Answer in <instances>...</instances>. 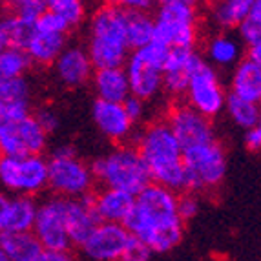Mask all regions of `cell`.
I'll return each instance as SVG.
<instances>
[{"label": "cell", "instance_id": "e0dca14e", "mask_svg": "<svg viewBox=\"0 0 261 261\" xmlns=\"http://www.w3.org/2000/svg\"><path fill=\"white\" fill-rule=\"evenodd\" d=\"M92 115H93V122L97 124L100 134L105 135V137H108L110 141L121 143V141L130 137L134 122L128 117L122 102L97 99L92 108Z\"/></svg>", "mask_w": 261, "mask_h": 261}, {"label": "cell", "instance_id": "44dd1931", "mask_svg": "<svg viewBox=\"0 0 261 261\" xmlns=\"http://www.w3.org/2000/svg\"><path fill=\"white\" fill-rule=\"evenodd\" d=\"M230 93L252 102H261V64L252 59H241L234 66L230 79Z\"/></svg>", "mask_w": 261, "mask_h": 261}, {"label": "cell", "instance_id": "cb8c5ba5", "mask_svg": "<svg viewBox=\"0 0 261 261\" xmlns=\"http://www.w3.org/2000/svg\"><path fill=\"white\" fill-rule=\"evenodd\" d=\"M256 0H214L210 20L219 30H236L250 15Z\"/></svg>", "mask_w": 261, "mask_h": 261}, {"label": "cell", "instance_id": "d590c367", "mask_svg": "<svg viewBox=\"0 0 261 261\" xmlns=\"http://www.w3.org/2000/svg\"><path fill=\"white\" fill-rule=\"evenodd\" d=\"M35 119L39 121V124L42 126V130L48 135L53 134V132L59 128V124H61V119H59L57 112H53L51 108H40L39 112L35 113Z\"/></svg>", "mask_w": 261, "mask_h": 261}, {"label": "cell", "instance_id": "f6af8a7d", "mask_svg": "<svg viewBox=\"0 0 261 261\" xmlns=\"http://www.w3.org/2000/svg\"><path fill=\"white\" fill-rule=\"evenodd\" d=\"M8 46H9V44H8V37H6L4 30L0 28V51H2V49H6Z\"/></svg>", "mask_w": 261, "mask_h": 261}, {"label": "cell", "instance_id": "60d3db41", "mask_svg": "<svg viewBox=\"0 0 261 261\" xmlns=\"http://www.w3.org/2000/svg\"><path fill=\"white\" fill-rule=\"evenodd\" d=\"M70 252H61V250H49V248H44L40 261H64L70 259Z\"/></svg>", "mask_w": 261, "mask_h": 261}, {"label": "cell", "instance_id": "3957f363", "mask_svg": "<svg viewBox=\"0 0 261 261\" xmlns=\"http://www.w3.org/2000/svg\"><path fill=\"white\" fill-rule=\"evenodd\" d=\"M92 39L88 55L93 68L124 66L132 49L126 42V9L105 4L92 17Z\"/></svg>", "mask_w": 261, "mask_h": 261}, {"label": "cell", "instance_id": "c3c4849f", "mask_svg": "<svg viewBox=\"0 0 261 261\" xmlns=\"http://www.w3.org/2000/svg\"><path fill=\"white\" fill-rule=\"evenodd\" d=\"M2 155H4V152H2V148H0V159H2Z\"/></svg>", "mask_w": 261, "mask_h": 261}, {"label": "cell", "instance_id": "30bf717a", "mask_svg": "<svg viewBox=\"0 0 261 261\" xmlns=\"http://www.w3.org/2000/svg\"><path fill=\"white\" fill-rule=\"evenodd\" d=\"M0 183L8 190L22 196L39 194L48 187V161L40 153L31 155H2L0 159Z\"/></svg>", "mask_w": 261, "mask_h": 261}, {"label": "cell", "instance_id": "8fae6325", "mask_svg": "<svg viewBox=\"0 0 261 261\" xmlns=\"http://www.w3.org/2000/svg\"><path fill=\"white\" fill-rule=\"evenodd\" d=\"M187 105L196 108L206 117H216L225 110L226 92L219 81L218 71L201 57L190 73L187 84Z\"/></svg>", "mask_w": 261, "mask_h": 261}, {"label": "cell", "instance_id": "6da1fadb", "mask_svg": "<svg viewBox=\"0 0 261 261\" xmlns=\"http://www.w3.org/2000/svg\"><path fill=\"white\" fill-rule=\"evenodd\" d=\"M183 223L177 212V192L150 181L135 196L124 225L152 254H166L183 240Z\"/></svg>", "mask_w": 261, "mask_h": 261}, {"label": "cell", "instance_id": "7402d4cb", "mask_svg": "<svg viewBox=\"0 0 261 261\" xmlns=\"http://www.w3.org/2000/svg\"><path fill=\"white\" fill-rule=\"evenodd\" d=\"M93 86L99 99L122 102L130 95V83L124 71V66H113V68H97L93 75Z\"/></svg>", "mask_w": 261, "mask_h": 261}, {"label": "cell", "instance_id": "7bdbcfd3", "mask_svg": "<svg viewBox=\"0 0 261 261\" xmlns=\"http://www.w3.org/2000/svg\"><path fill=\"white\" fill-rule=\"evenodd\" d=\"M9 205V197L4 196V194H0V228H2V219H4V214L8 210Z\"/></svg>", "mask_w": 261, "mask_h": 261}, {"label": "cell", "instance_id": "ee69618b", "mask_svg": "<svg viewBox=\"0 0 261 261\" xmlns=\"http://www.w3.org/2000/svg\"><path fill=\"white\" fill-rule=\"evenodd\" d=\"M159 4H168V2H183V4H190V6H197L201 0H157Z\"/></svg>", "mask_w": 261, "mask_h": 261}, {"label": "cell", "instance_id": "f1b7e54d", "mask_svg": "<svg viewBox=\"0 0 261 261\" xmlns=\"http://www.w3.org/2000/svg\"><path fill=\"white\" fill-rule=\"evenodd\" d=\"M225 110L236 126L243 128V130H247V128L254 126V124L259 122L261 106L257 102H252V100H247L243 97L234 95V93L226 95Z\"/></svg>", "mask_w": 261, "mask_h": 261}, {"label": "cell", "instance_id": "f546056e", "mask_svg": "<svg viewBox=\"0 0 261 261\" xmlns=\"http://www.w3.org/2000/svg\"><path fill=\"white\" fill-rule=\"evenodd\" d=\"M0 28L4 30L6 37H8V44L11 48L26 49L31 37L35 33V20L9 13L8 17L0 18Z\"/></svg>", "mask_w": 261, "mask_h": 261}, {"label": "cell", "instance_id": "ffe728a7", "mask_svg": "<svg viewBox=\"0 0 261 261\" xmlns=\"http://www.w3.org/2000/svg\"><path fill=\"white\" fill-rule=\"evenodd\" d=\"M0 247L11 261H40L44 250L33 230H0Z\"/></svg>", "mask_w": 261, "mask_h": 261}, {"label": "cell", "instance_id": "b9f144b4", "mask_svg": "<svg viewBox=\"0 0 261 261\" xmlns=\"http://www.w3.org/2000/svg\"><path fill=\"white\" fill-rule=\"evenodd\" d=\"M248 18L254 20L257 26L261 28V0H256V2H254V8H252V11H250V15H248Z\"/></svg>", "mask_w": 261, "mask_h": 261}, {"label": "cell", "instance_id": "4316f807", "mask_svg": "<svg viewBox=\"0 0 261 261\" xmlns=\"http://www.w3.org/2000/svg\"><path fill=\"white\" fill-rule=\"evenodd\" d=\"M153 40V18L148 11L126 9V42L130 49L143 48Z\"/></svg>", "mask_w": 261, "mask_h": 261}, {"label": "cell", "instance_id": "ba28073f", "mask_svg": "<svg viewBox=\"0 0 261 261\" xmlns=\"http://www.w3.org/2000/svg\"><path fill=\"white\" fill-rule=\"evenodd\" d=\"M197 39V9L183 2L159 4L153 17V40L166 48H194Z\"/></svg>", "mask_w": 261, "mask_h": 261}, {"label": "cell", "instance_id": "277c9868", "mask_svg": "<svg viewBox=\"0 0 261 261\" xmlns=\"http://www.w3.org/2000/svg\"><path fill=\"white\" fill-rule=\"evenodd\" d=\"M93 177L110 188H119L132 196H137L152 181L137 148L121 146L99 157L92 166Z\"/></svg>", "mask_w": 261, "mask_h": 261}, {"label": "cell", "instance_id": "74e56055", "mask_svg": "<svg viewBox=\"0 0 261 261\" xmlns=\"http://www.w3.org/2000/svg\"><path fill=\"white\" fill-rule=\"evenodd\" d=\"M122 106H124V110H126L128 113V117L132 119V122H137L143 119L144 115V100L139 99V97H135V95H128L126 99L122 100Z\"/></svg>", "mask_w": 261, "mask_h": 261}, {"label": "cell", "instance_id": "ac0fdd59", "mask_svg": "<svg viewBox=\"0 0 261 261\" xmlns=\"http://www.w3.org/2000/svg\"><path fill=\"white\" fill-rule=\"evenodd\" d=\"M53 66L59 81L71 88L84 84L93 73V62L83 48H64Z\"/></svg>", "mask_w": 261, "mask_h": 261}, {"label": "cell", "instance_id": "8d00e7d4", "mask_svg": "<svg viewBox=\"0 0 261 261\" xmlns=\"http://www.w3.org/2000/svg\"><path fill=\"white\" fill-rule=\"evenodd\" d=\"M148 257H152V250L139 238L134 236V240H132L130 247L126 250V256H124V261H144L148 259Z\"/></svg>", "mask_w": 261, "mask_h": 261}, {"label": "cell", "instance_id": "52a82bcc", "mask_svg": "<svg viewBox=\"0 0 261 261\" xmlns=\"http://www.w3.org/2000/svg\"><path fill=\"white\" fill-rule=\"evenodd\" d=\"M48 134L30 110L0 112V148L4 155H31L46 148Z\"/></svg>", "mask_w": 261, "mask_h": 261}, {"label": "cell", "instance_id": "9a60e30c", "mask_svg": "<svg viewBox=\"0 0 261 261\" xmlns=\"http://www.w3.org/2000/svg\"><path fill=\"white\" fill-rule=\"evenodd\" d=\"M64 221L71 245L81 247L99 223L93 210L92 196L86 194L79 197H64Z\"/></svg>", "mask_w": 261, "mask_h": 261}, {"label": "cell", "instance_id": "603a6c76", "mask_svg": "<svg viewBox=\"0 0 261 261\" xmlns=\"http://www.w3.org/2000/svg\"><path fill=\"white\" fill-rule=\"evenodd\" d=\"M66 46V33H53V31L37 30L28 44L26 53L31 62L37 64H53Z\"/></svg>", "mask_w": 261, "mask_h": 261}, {"label": "cell", "instance_id": "e575fe53", "mask_svg": "<svg viewBox=\"0 0 261 261\" xmlns=\"http://www.w3.org/2000/svg\"><path fill=\"white\" fill-rule=\"evenodd\" d=\"M197 210H199V201L196 199V196L185 194V196L177 197V212L183 221L194 218L197 214Z\"/></svg>", "mask_w": 261, "mask_h": 261}, {"label": "cell", "instance_id": "4fadbf2b", "mask_svg": "<svg viewBox=\"0 0 261 261\" xmlns=\"http://www.w3.org/2000/svg\"><path fill=\"white\" fill-rule=\"evenodd\" d=\"M33 232L44 248L70 252L73 247L66 230L64 221V197H53L37 208V218L33 223Z\"/></svg>", "mask_w": 261, "mask_h": 261}, {"label": "cell", "instance_id": "d6a6232c", "mask_svg": "<svg viewBox=\"0 0 261 261\" xmlns=\"http://www.w3.org/2000/svg\"><path fill=\"white\" fill-rule=\"evenodd\" d=\"M4 8L8 9L9 13L20 15L24 18L35 20L46 8V0H2Z\"/></svg>", "mask_w": 261, "mask_h": 261}, {"label": "cell", "instance_id": "8992f818", "mask_svg": "<svg viewBox=\"0 0 261 261\" xmlns=\"http://www.w3.org/2000/svg\"><path fill=\"white\" fill-rule=\"evenodd\" d=\"M185 190L199 192L216 188L226 174V155L216 139L183 150Z\"/></svg>", "mask_w": 261, "mask_h": 261}, {"label": "cell", "instance_id": "7c38bea8", "mask_svg": "<svg viewBox=\"0 0 261 261\" xmlns=\"http://www.w3.org/2000/svg\"><path fill=\"white\" fill-rule=\"evenodd\" d=\"M132 240L134 234L124 223L99 221L81 245V250L86 257L95 261H124Z\"/></svg>", "mask_w": 261, "mask_h": 261}, {"label": "cell", "instance_id": "1f68e13d", "mask_svg": "<svg viewBox=\"0 0 261 261\" xmlns=\"http://www.w3.org/2000/svg\"><path fill=\"white\" fill-rule=\"evenodd\" d=\"M46 8L61 15L70 26H75L84 17V0H46Z\"/></svg>", "mask_w": 261, "mask_h": 261}, {"label": "cell", "instance_id": "5bb4252c", "mask_svg": "<svg viewBox=\"0 0 261 261\" xmlns=\"http://www.w3.org/2000/svg\"><path fill=\"white\" fill-rule=\"evenodd\" d=\"M166 122L172 128L177 141L181 143L183 150L216 139L214 137V128H212V122H210V117L197 112L196 108H192L190 105L175 106L170 112Z\"/></svg>", "mask_w": 261, "mask_h": 261}, {"label": "cell", "instance_id": "4dcf8cb0", "mask_svg": "<svg viewBox=\"0 0 261 261\" xmlns=\"http://www.w3.org/2000/svg\"><path fill=\"white\" fill-rule=\"evenodd\" d=\"M31 64L30 55L26 49H18L8 46L6 49L0 51V84L11 79L24 77Z\"/></svg>", "mask_w": 261, "mask_h": 261}, {"label": "cell", "instance_id": "2e32d148", "mask_svg": "<svg viewBox=\"0 0 261 261\" xmlns=\"http://www.w3.org/2000/svg\"><path fill=\"white\" fill-rule=\"evenodd\" d=\"M201 57L194 48H168L163 68V88L172 95H185L194 66Z\"/></svg>", "mask_w": 261, "mask_h": 261}, {"label": "cell", "instance_id": "7dc6e473", "mask_svg": "<svg viewBox=\"0 0 261 261\" xmlns=\"http://www.w3.org/2000/svg\"><path fill=\"white\" fill-rule=\"evenodd\" d=\"M2 9H4V2L0 0V15H2Z\"/></svg>", "mask_w": 261, "mask_h": 261}, {"label": "cell", "instance_id": "836d02e7", "mask_svg": "<svg viewBox=\"0 0 261 261\" xmlns=\"http://www.w3.org/2000/svg\"><path fill=\"white\" fill-rule=\"evenodd\" d=\"M35 28L37 30H44V31H53V33H66L70 30V24L57 15L51 9H44L42 13L35 18Z\"/></svg>", "mask_w": 261, "mask_h": 261}, {"label": "cell", "instance_id": "83f0119b", "mask_svg": "<svg viewBox=\"0 0 261 261\" xmlns=\"http://www.w3.org/2000/svg\"><path fill=\"white\" fill-rule=\"evenodd\" d=\"M31 90L24 77L11 79L0 84V112L30 110Z\"/></svg>", "mask_w": 261, "mask_h": 261}, {"label": "cell", "instance_id": "681fc988", "mask_svg": "<svg viewBox=\"0 0 261 261\" xmlns=\"http://www.w3.org/2000/svg\"><path fill=\"white\" fill-rule=\"evenodd\" d=\"M257 124H261V115H259V122H257Z\"/></svg>", "mask_w": 261, "mask_h": 261}, {"label": "cell", "instance_id": "d6986e66", "mask_svg": "<svg viewBox=\"0 0 261 261\" xmlns=\"http://www.w3.org/2000/svg\"><path fill=\"white\" fill-rule=\"evenodd\" d=\"M135 196L119 188L105 187L95 196H92L93 210H95L99 221L124 223L134 206Z\"/></svg>", "mask_w": 261, "mask_h": 261}, {"label": "cell", "instance_id": "9c48e42d", "mask_svg": "<svg viewBox=\"0 0 261 261\" xmlns=\"http://www.w3.org/2000/svg\"><path fill=\"white\" fill-rule=\"evenodd\" d=\"M93 179L92 168L79 159L71 146L57 148L48 161V187L61 197L86 196Z\"/></svg>", "mask_w": 261, "mask_h": 261}, {"label": "cell", "instance_id": "484cf974", "mask_svg": "<svg viewBox=\"0 0 261 261\" xmlns=\"http://www.w3.org/2000/svg\"><path fill=\"white\" fill-rule=\"evenodd\" d=\"M206 55L214 66L219 68H234L241 61V42L225 33H219L210 39L206 46Z\"/></svg>", "mask_w": 261, "mask_h": 261}, {"label": "cell", "instance_id": "bcb514c9", "mask_svg": "<svg viewBox=\"0 0 261 261\" xmlns=\"http://www.w3.org/2000/svg\"><path fill=\"white\" fill-rule=\"evenodd\" d=\"M0 261H6V254H4V250H2V247H0Z\"/></svg>", "mask_w": 261, "mask_h": 261}, {"label": "cell", "instance_id": "7a4b0ae2", "mask_svg": "<svg viewBox=\"0 0 261 261\" xmlns=\"http://www.w3.org/2000/svg\"><path fill=\"white\" fill-rule=\"evenodd\" d=\"M137 152L143 157L153 183L172 190H185L183 146L168 122H153L141 134Z\"/></svg>", "mask_w": 261, "mask_h": 261}, {"label": "cell", "instance_id": "f35d334b", "mask_svg": "<svg viewBox=\"0 0 261 261\" xmlns=\"http://www.w3.org/2000/svg\"><path fill=\"white\" fill-rule=\"evenodd\" d=\"M106 4L119 6L122 9H137V11H148L157 0H105Z\"/></svg>", "mask_w": 261, "mask_h": 261}, {"label": "cell", "instance_id": "ab89813d", "mask_svg": "<svg viewBox=\"0 0 261 261\" xmlns=\"http://www.w3.org/2000/svg\"><path fill=\"white\" fill-rule=\"evenodd\" d=\"M245 134V144L248 150L252 152H259L261 150V124H254V126L247 128Z\"/></svg>", "mask_w": 261, "mask_h": 261}, {"label": "cell", "instance_id": "5b68a950", "mask_svg": "<svg viewBox=\"0 0 261 261\" xmlns=\"http://www.w3.org/2000/svg\"><path fill=\"white\" fill-rule=\"evenodd\" d=\"M168 48L152 40L143 48L132 49L124 62V71L130 83V93L143 100H150L163 90V68Z\"/></svg>", "mask_w": 261, "mask_h": 261}, {"label": "cell", "instance_id": "d4e9b609", "mask_svg": "<svg viewBox=\"0 0 261 261\" xmlns=\"http://www.w3.org/2000/svg\"><path fill=\"white\" fill-rule=\"evenodd\" d=\"M37 203L30 196L18 194L9 199L8 210L2 219L0 230H33V223L37 218Z\"/></svg>", "mask_w": 261, "mask_h": 261}]
</instances>
